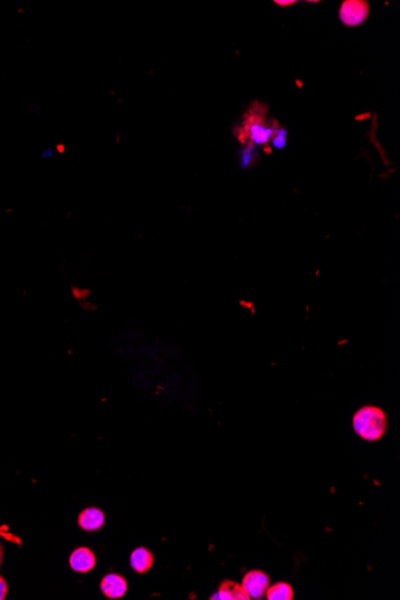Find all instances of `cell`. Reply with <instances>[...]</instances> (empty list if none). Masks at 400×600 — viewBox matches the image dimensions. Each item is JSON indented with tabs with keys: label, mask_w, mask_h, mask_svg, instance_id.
Masks as SVG:
<instances>
[{
	"label": "cell",
	"mask_w": 400,
	"mask_h": 600,
	"mask_svg": "<svg viewBox=\"0 0 400 600\" xmlns=\"http://www.w3.org/2000/svg\"><path fill=\"white\" fill-rule=\"evenodd\" d=\"M269 600H292L294 591L292 586L287 583H277L269 586L265 593Z\"/></svg>",
	"instance_id": "10"
},
{
	"label": "cell",
	"mask_w": 400,
	"mask_h": 600,
	"mask_svg": "<svg viewBox=\"0 0 400 600\" xmlns=\"http://www.w3.org/2000/svg\"><path fill=\"white\" fill-rule=\"evenodd\" d=\"M100 588L109 599H119L127 592V583L119 574H107L101 581Z\"/></svg>",
	"instance_id": "5"
},
{
	"label": "cell",
	"mask_w": 400,
	"mask_h": 600,
	"mask_svg": "<svg viewBox=\"0 0 400 600\" xmlns=\"http://www.w3.org/2000/svg\"><path fill=\"white\" fill-rule=\"evenodd\" d=\"M104 524V514L97 507H89L80 512L78 515V525L80 529L88 532L100 529Z\"/></svg>",
	"instance_id": "6"
},
{
	"label": "cell",
	"mask_w": 400,
	"mask_h": 600,
	"mask_svg": "<svg viewBox=\"0 0 400 600\" xmlns=\"http://www.w3.org/2000/svg\"><path fill=\"white\" fill-rule=\"evenodd\" d=\"M210 599L215 600H247L250 597L247 596L245 590L240 585L235 584L233 581H224L220 586V590Z\"/></svg>",
	"instance_id": "8"
},
{
	"label": "cell",
	"mask_w": 400,
	"mask_h": 600,
	"mask_svg": "<svg viewBox=\"0 0 400 600\" xmlns=\"http://www.w3.org/2000/svg\"><path fill=\"white\" fill-rule=\"evenodd\" d=\"M255 159H257V154L255 152V144L250 143L246 149H243L240 152V162H238V164H240V167L242 169H247V168H250L253 164Z\"/></svg>",
	"instance_id": "11"
},
{
	"label": "cell",
	"mask_w": 400,
	"mask_h": 600,
	"mask_svg": "<svg viewBox=\"0 0 400 600\" xmlns=\"http://www.w3.org/2000/svg\"><path fill=\"white\" fill-rule=\"evenodd\" d=\"M275 127L270 125H262L260 122H252L250 126V141L257 145L266 144L270 138L273 137Z\"/></svg>",
	"instance_id": "9"
},
{
	"label": "cell",
	"mask_w": 400,
	"mask_h": 600,
	"mask_svg": "<svg viewBox=\"0 0 400 600\" xmlns=\"http://www.w3.org/2000/svg\"><path fill=\"white\" fill-rule=\"evenodd\" d=\"M368 16V4L366 1H344L339 10L343 23L349 27L359 25Z\"/></svg>",
	"instance_id": "3"
},
{
	"label": "cell",
	"mask_w": 400,
	"mask_h": 600,
	"mask_svg": "<svg viewBox=\"0 0 400 600\" xmlns=\"http://www.w3.org/2000/svg\"><path fill=\"white\" fill-rule=\"evenodd\" d=\"M285 144H287V129L283 127L282 129L276 127L272 145L275 146L276 149H283Z\"/></svg>",
	"instance_id": "12"
},
{
	"label": "cell",
	"mask_w": 400,
	"mask_h": 600,
	"mask_svg": "<svg viewBox=\"0 0 400 600\" xmlns=\"http://www.w3.org/2000/svg\"><path fill=\"white\" fill-rule=\"evenodd\" d=\"M70 567L72 571L80 574H85L94 569L97 566V556L89 548H77L70 555Z\"/></svg>",
	"instance_id": "4"
},
{
	"label": "cell",
	"mask_w": 400,
	"mask_h": 600,
	"mask_svg": "<svg viewBox=\"0 0 400 600\" xmlns=\"http://www.w3.org/2000/svg\"><path fill=\"white\" fill-rule=\"evenodd\" d=\"M295 1H276V4L282 5V6H287V5L294 4Z\"/></svg>",
	"instance_id": "14"
},
{
	"label": "cell",
	"mask_w": 400,
	"mask_h": 600,
	"mask_svg": "<svg viewBox=\"0 0 400 600\" xmlns=\"http://www.w3.org/2000/svg\"><path fill=\"white\" fill-rule=\"evenodd\" d=\"M129 564L138 574H144L149 571L154 564V555L146 548H137L129 556Z\"/></svg>",
	"instance_id": "7"
},
{
	"label": "cell",
	"mask_w": 400,
	"mask_h": 600,
	"mask_svg": "<svg viewBox=\"0 0 400 600\" xmlns=\"http://www.w3.org/2000/svg\"><path fill=\"white\" fill-rule=\"evenodd\" d=\"M6 594H8V584L4 578L0 576V600L5 599Z\"/></svg>",
	"instance_id": "13"
},
{
	"label": "cell",
	"mask_w": 400,
	"mask_h": 600,
	"mask_svg": "<svg viewBox=\"0 0 400 600\" xmlns=\"http://www.w3.org/2000/svg\"><path fill=\"white\" fill-rule=\"evenodd\" d=\"M386 413L373 405L359 408L352 417V428L359 438L368 442L379 441L387 430Z\"/></svg>",
	"instance_id": "1"
},
{
	"label": "cell",
	"mask_w": 400,
	"mask_h": 600,
	"mask_svg": "<svg viewBox=\"0 0 400 600\" xmlns=\"http://www.w3.org/2000/svg\"><path fill=\"white\" fill-rule=\"evenodd\" d=\"M269 584H270V579L265 573L260 571H250L243 576L241 586L247 593V596L253 599H258L265 596Z\"/></svg>",
	"instance_id": "2"
},
{
	"label": "cell",
	"mask_w": 400,
	"mask_h": 600,
	"mask_svg": "<svg viewBox=\"0 0 400 600\" xmlns=\"http://www.w3.org/2000/svg\"><path fill=\"white\" fill-rule=\"evenodd\" d=\"M3 557H4V551H3V546L0 545V566L3 562Z\"/></svg>",
	"instance_id": "15"
}]
</instances>
